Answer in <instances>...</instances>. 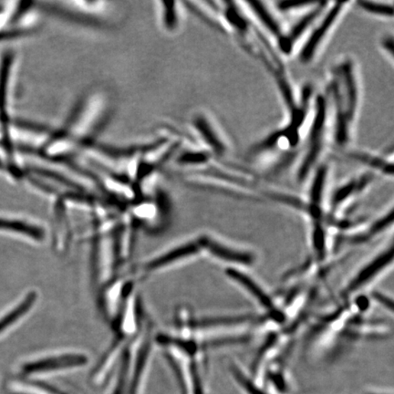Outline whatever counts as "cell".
<instances>
[{"instance_id": "12", "label": "cell", "mask_w": 394, "mask_h": 394, "mask_svg": "<svg viewBox=\"0 0 394 394\" xmlns=\"http://www.w3.org/2000/svg\"><path fill=\"white\" fill-rule=\"evenodd\" d=\"M158 16L161 28L166 32L179 30L181 25V12L177 2H157Z\"/></svg>"}, {"instance_id": "14", "label": "cell", "mask_w": 394, "mask_h": 394, "mask_svg": "<svg viewBox=\"0 0 394 394\" xmlns=\"http://www.w3.org/2000/svg\"><path fill=\"white\" fill-rule=\"evenodd\" d=\"M228 274L232 279L237 281V282L240 284L245 289H247L254 298H256L257 302H260L261 305L264 306V308L270 309V311L273 309L274 305L270 297L267 296V294L261 289V287H258L250 277L245 276V274L238 272V271L235 270H229Z\"/></svg>"}, {"instance_id": "20", "label": "cell", "mask_w": 394, "mask_h": 394, "mask_svg": "<svg viewBox=\"0 0 394 394\" xmlns=\"http://www.w3.org/2000/svg\"><path fill=\"white\" fill-rule=\"evenodd\" d=\"M190 373H191L193 394H203L201 379H200L198 369L195 363L191 364Z\"/></svg>"}, {"instance_id": "6", "label": "cell", "mask_w": 394, "mask_h": 394, "mask_svg": "<svg viewBox=\"0 0 394 394\" xmlns=\"http://www.w3.org/2000/svg\"><path fill=\"white\" fill-rule=\"evenodd\" d=\"M329 6L328 2H318L314 6L307 11V15L302 16L298 22H296L290 30L284 33L283 36L279 40V46L283 53L289 54L292 53L294 46L299 38L307 31L311 30L312 26H314L319 18L321 17Z\"/></svg>"}, {"instance_id": "19", "label": "cell", "mask_w": 394, "mask_h": 394, "mask_svg": "<svg viewBox=\"0 0 394 394\" xmlns=\"http://www.w3.org/2000/svg\"><path fill=\"white\" fill-rule=\"evenodd\" d=\"M232 373H233L235 379H237L238 382L241 384L242 386H243V388L247 390V392L250 394H266L260 389H258L256 385L253 383L251 382V380H248L247 377L244 376L243 373H241L240 371L238 369V368H235V366H232Z\"/></svg>"}, {"instance_id": "23", "label": "cell", "mask_w": 394, "mask_h": 394, "mask_svg": "<svg viewBox=\"0 0 394 394\" xmlns=\"http://www.w3.org/2000/svg\"><path fill=\"white\" fill-rule=\"evenodd\" d=\"M272 380L277 389H279L280 392H284V390H285L286 384L284 383L282 378L279 376H272Z\"/></svg>"}, {"instance_id": "21", "label": "cell", "mask_w": 394, "mask_h": 394, "mask_svg": "<svg viewBox=\"0 0 394 394\" xmlns=\"http://www.w3.org/2000/svg\"><path fill=\"white\" fill-rule=\"evenodd\" d=\"M393 35H388V36L384 37L382 41V47L386 53H388L390 57V59L393 60Z\"/></svg>"}, {"instance_id": "5", "label": "cell", "mask_w": 394, "mask_h": 394, "mask_svg": "<svg viewBox=\"0 0 394 394\" xmlns=\"http://www.w3.org/2000/svg\"><path fill=\"white\" fill-rule=\"evenodd\" d=\"M87 363H88V358L86 355L72 351V353L53 354L28 363L23 367V371L27 374L48 373V371L82 367Z\"/></svg>"}, {"instance_id": "22", "label": "cell", "mask_w": 394, "mask_h": 394, "mask_svg": "<svg viewBox=\"0 0 394 394\" xmlns=\"http://www.w3.org/2000/svg\"><path fill=\"white\" fill-rule=\"evenodd\" d=\"M374 298L377 300L378 302H380V304L385 307V308L389 309L390 312H393V302L392 300L387 298L386 296L382 295V294H374Z\"/></svg>"}, {"instance_id": "3", "label": "cell", "mask_w": 394, "mask_h": 394, "mask_svg": "<svg viewBox=\"0 0 394 394\" xmlns=\"http://www.w3.org/2000/svg\"><path fill=\"white\" fill-rule=\"evenodd\" d=\"M347 2H336L334 6H329L323 13L319 21L316 22L308 38L303 45L299 53V60L302 63H309L319 53L323 42L327 38L329 32L334 28L342 12L344 11Z\"/></svg>"}, {"instance_id": "10", "label": "cell", "mask_w": 394, "mask_h": 394, "mask_svg": "<svg viewBox=\"0 0 394 394\" xmlns=\"http://www.w3.org/2000/svg\"><path fill=\"white\" fill-rule=\"evenodd\" d=\"M247 5L250 6V11L258 19V21L261 22V24L264 26V28L267 31L270 32L271 35L277 38L279 40L284 35V31L282 26L279 23V21L274 13L270 11L269 6L266 5V3L261 1H250L247 2Z\"/></svg>"}, {"instance_id": "15", "label": "cell", "mask_w": 394, "mask_h": 394, "mask_svg": "<svg viewBox=\"0 0 394 394\" xmlns=\"http://www.w3.org/2000/svg\"><path fill=\"white\" fill-rule=\"evenodd\" d=\"M12 55L6 53L3 57L1 67H0V119L6 122V92H8V84L9 73H11L12 64Z\"/></svg>"}, {"instance_id": "9", "label": "cell", "mask_w": 394, "mask_h": 394, "mask_svg": "<svg viewBox=\"0 0 394 394\" xmlns=\"http://www.w3.org/2000/svg\"><path fill=\"white\" fill-rule=\"evenodd\" d=\"M199 243L202 250H208L209 253L214 255L215 257L220 258L222 260L245 265H250L253 261V257L250 253L232 250V248L219 243L211 238L203 237L199 239Z\"/></svg>"}, {"instance_id": "4", "label": "cell", "mask_w": 394, "mask_h": 394, "mask_svg": "<svg viewBox=\"0 0 394 394\" xmlns=\"http://www.w3.org/2000/svg\"><path fill=\"white\" fill-rule=\"evenodd\" d=\"M201 250L199 240L187 242V243L177 245L176 247L170 248L169 250L164 251L163 253L145 261L138 270V277H144L150 274L159 273L161 271L166 270L169 267L186 260L187 258L195 256Z\"/></svg>"}, {"instance_id": "24", "label": "cell", "mask_w": 394, "mask_h": 394, "mask_svg": "<svg viewBox=\"0 0 394 394\" xmlns=\"http://www.w3.org/2000/svg\"><path fill=\"white\" fill-rule=\"evenodd\" d=\"M4 168H5L4 164H3V161L0 160V170H3L4 169Z\"/></svg>"}, {"instance_id": "11", "label": "cell", "mask_w": 394, "mask_h": 394, "mask_svg": "<svg viewBox=\"0 0 394 394\" xmlns=\"http://www.w3.org/2000/svg\"><path fill=\"white\" fill-rule=\"evenodd\" d=\"M0 230L14 232L36 242H42L46 237V232L41 225L21 220L0 219Z\"/></svg>"}, {"instance_id": "13", "label": "cell", "mask_w": 394, "mask_h": 394, "mask_svg": "<svg viewBox=\"0 0 394 394\" xmlns=\"http://www.w3.org/2000/svg\"><path fill=\"white\" fill-rule=\"evenodd\" d=\"M37 292H31L28 293L23 300H21V302L16 306V308L13 309L11 312H9L8 314L0 319V334L6 331V329L11 327V326L14 325L19 319L23 318L28 312H31L35 303L37 302Z\"/></svg>"}, {"instance_id": "8", "label": "cell", "mask_w": 394, "mask_h": 394, "mask_svg": "<svg viewBox=\"0 0 394 394\" xmlns=\"http://www.w3.org/2000/svg\"><path fill=\"white\" fill-rule=\"evenodd\" d=\"M392 260L393 248H390L389 251L384 252V253L380 255L373 262L368 264L364 269L358 272V275L351 280L350 285L348 286L346 294L353 293L357 289H360L366 285L369 281L374 279V277H376Z\"/></svg>"}, {"instance_id": "16", "label": "cell", "mask_w": 394, "mask_h": 394, "mask_svg": "<svg viewBox=\"0 0 394 394\" xmlns=\"http://www.w3.org/2000/svg\"><path fill=\"white\" fill-rule=\"evenodd\" d=\"M329 166L327 164H322L316 169L314 179L311 188V205L312 212L316 211V208H318L322 201L323 193L326 186V181L328 177Z\"/></svg>"}, {"instance_id": "2", "label": "cell", "mask_w": 394, "mask_h": 394, "mask_svg": "<svg viewBox=\"0 0 394 394\" xmlns=\"http://www.w3.org/2000/svg\"><path fill=\"white\" fill-rule=\"evenodd\" d=\"M328 112L327 100L323 96H319L316 100L315 115L311 132H309L308 148H307L305 156L299 168V180H304L309 176L322 153Z\"/></svg>"}, {"instance_id": "17", "label": "cell", "mask_w": 394, "mask_h": 394, "mask_svg": "<svg viewBox=\"0 0 394 394\" xmlns=\"http://www.w3.org/2000/svg\"><path fill=\"white\" fill-rule=\"evenodd\" d=\"M358 6L364 11L370 14L379 16L383 18L393 17V6L392 3L377 1H360Z\"/></svg>"}, {"instance_id": "7", "label": "cell", "mask_w": 394, "mask_h": 394, "mask_svg": "<svg viewBox=\"0 0 394 394\" xmlns=\"http://www.w3.org/2000/svg\"><path fill=\"white\" fill-rule=\"evenodd\" d=\"M192 124L200 138L205 142L213 153L218 156L225 154L227 151V145L223 140L220 132L218 131L208 116L203 114H197L193 116Z\"/></svg>"}, {"instance_id": "1", "label": "cell", "mask_w": 394, "mask_h": 394, "mask_svg": "<svg viewBox=\"0 0 394 394\" xmlns=\"http://www.w3.org/2000/svg\"><path fill=\"white\" fill-rule=\"evenodd\" d=\"M334 108V137L336 143L346 144L350 140L351 124L356 115L358 87L353 60L345 59L335 67L329 86Z\"/></svg>"}, {"instance_id": "18", "label": "cell", "mask_w": 394, "mask_h": 394, "mask_svg": "<svg viewBox=\"0 0 394 394\" xmlns=\"http://www.w3.org/2000/svg\"><path fill=\"white\" fill-rule=\"evenodd\" d=\"M316 2L280 1L277 3V9L282 13H292L299 11H306L315 6Z\"/></svg>"}]
</instances>
